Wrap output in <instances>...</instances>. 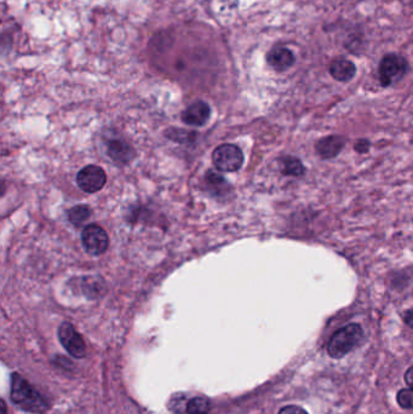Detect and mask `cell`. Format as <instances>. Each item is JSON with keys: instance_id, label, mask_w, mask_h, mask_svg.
Returning a JSON list of instances; mask_svg holds the SVG:
<instances>
[{"instance_id": "6", "label": "cell", "mask_w": 413, "mask_h": 414, "mask_svg": "<svg viewBox=\"0 0 413 414\" xmlns=\"http://www.w3.org/2000/svg\"><path fill=\"white\" fill-rule=\"evenodd\" d=\"M59 339L62 347L76 359H84L86 356V344L81 334L76 332L71 323H63L59 329Z\"/></svg>"}, {"instance_id": "16", "label": "cell", "mask_w": 413, "mask_h": 414, "mask_svg": "<svg viewBox=\"0 0 413 414\" xmlns=\"http://www.w3.org/2000/svg\"><path fill=\"white\" fill-rule=\"evenodd\" d=\"M396 401H398L399 406L403 409H412L413 408V390L410 389H401L399 391L396 395Z\"/></svg>"}, {"instance_id": "18", "label": "cell", "mask_w": 413, "mask_h": 414, "mask_svg": "<svg viewBox=\"0 0 413 414\" xmlns=\"http://www.w3.org/2000/svg\"><path fill=\"white\" fill-rule=\"evenodd\" d=\"M277 414H309L306 409L299 407V406H295V404H290V406H285L282 407L279 413Z\"/></svg>"}, {"instance_id": "12", "label": "cell", "mask_w": 413, "mask_h": 414, "mask_svg": "<svg viewBox=\"0 0 413 414\" xmlns=\"http://www.w3.org/2000/svg\"><path fill=\"white\" fill-rule=\"evenodd\" d=\"M355 72L357 68L353 62L343 57L333 60L332 63L330 65V74L332 76L333 79L343 83L352 80L355 76Z\"/></svg>"}, {"instance_id": "11", "label": "cell", "mask_w": 413, "mask_h": 414, "mask_svg": "<svg viewBox=\"0 0 413 414\" xmlns=\"http://www.w3.org/2000/svg\"><path fill=\"white\" fill-rule=\"evenodd\" d=\"M107 152L113 162L120 165H125L127 162H131L132 157H135L134 148L129 143L121 140L109 142Z\"/></svg>"}, {"instance_id": "13", "label": "cell", "mask_w": 413, "mask_h": 414, "mask_svg": "<svg viewBox=\"0 0 413 414\" xmlns=\"http://www.w3.org/2000/svg\"><path fill=\"white\" fill-rule=\"evenodd\" d=\"M280 170L285 176L299 177L304 175V166L297 157H282L280 162Z\"/></svg>"}, {"instance_id": "9", "label": "cell", "mask_w": 413, "mask_h": 414, "mask_svg": "<svg viewBox=\"0 0 413 414\" xmlns=\"http://www.w3.org/2000/svg\"><path fill=\"white\" fill-rule=\"evenodd\" d=\"M267 62L273 69L284 72L293 66L295 56L293 51L288 50L285 46H274L272 50L268 52Z\"/></svg>"}, {"instance_id": "17", "label": "cell", "mask_w": 413, "mask_h": 414, "mask_svg": "<svg viewBox=\"0 0 413 414\" xmlns=\"http://www.w3.org/2000/svg\"><path fill=\"white\" fill-rule=\"evenodd\" d=\"M187 401L186 395H173L171 401H170V409L175 413L182 414L186 412L187 413Z\"/></svg>"}, {"instance_id": "8", "label": "cell", "mask_w": 413, "mask_h": 414, "mask_svg": "<svg viewBox=\"0 0 413 414\" xmlns=\"http://www.w3.org/2000/svg\"><path fill=\"white\" fill-rule=\"evenodd\" d=\"M211 116V108L206 102L198 101L193 103L182 113V120L191 127H202L206 124Z\"/></svg>"}, {"instance_id": "1", "label": "cell", "mask_w": 413, "mask_h": 414, "mask_svg": "<svg viewBox=\"0 0 413 414\" xmlns=\"http://www.w3.org/2000/svg\"><path fill=\"white\" fill-rule=\"evenodd\" d=\"M11 400L28 413L41 414L49 408V404L21 374L11 377Z\"/></svg>"}, {"instance_id": "15", "label": "cell", "mask_w": 413, "mask_h": 414, "mask_svg": "<svg viewBox=\"0 0 413 414\" xmlns=\"http://www.w3.org/2000/svg\"><path fill=\"white\" fill-rule=\"evenodd\" d=\"M210 409H211L210 400L202 396L189 400L187 404V414H209Z\"/></svg>"}, {"instance_id": "14", "label": "cell", "mask_w": 413, "mask_h": 414, "mask_svg": "<svg viewBox=\"0 0 413 414\" xmlns=\"http://www.w3.org/2000/svg\"><path fill=\"white\" fill-rule=\"evenodd\" d=\"M90 215L91 211L89 206L78 205V206L72 207L71 210L68 211V219L73 226L81 227L90 218Z\"/></svg>"}, {"instance_id": "5", "label": "cell", "mask_w": 413, "mask_h": 414, "mask_svg": "<svg viewBox=\"0 0 413 414\" xmlns=\"http://www.w3.org/2000/svg\"><path fill=\"white\" fill-rule=\"evenodd\" d=\"M81 243L86 252L92 256H100L106 252L109 239L103 228L97 224H89L81 232Z\"/></svg>"}, {"instance_id": "7", "label": "cell", "mask_w": 413, "mask_h": 414, "mask_svg": "<svg viewBox=\"0 0 413 414\" xmlns=\"http://www.w3.org/2000/svg\"><path fill=\"white\" fill-rule=\"evenodd\" d=\"M107 182L106 172L96 165H89L81 168L76 175V183L85 193H96L105 187Z\"/></svg>"}, {"instance_id": "3", "label": "cell", "mask_w": 413, "mask_h": 414, "mask_svg": "<svg viewBox=\"0 0 413 414\" xmlns=\"http://www.w3.org/2000/svg\"><path fill=\"white\" fill-rule=\"evenodd\" d=\"M408 71V63L403 56L388 54L379 65V79L382 85L390 86L401 80Z\"/></svg>"}, {"instance_id": "21", "label": "cell", "mask_w": 413, "mask_h": 414, "mask_svg": "<svg viewBox=\"0 0 413 414\" xmlns=\"http://www.w3.org/2000/svg\"><path fill=\"white\" fill-rule=\"evenodd\" d=\"M403 321L407 325L408 327L413 329V308L403 314Z\"/></svg>"}, {"instance_id": "20", "label": "cell", "mask_w": 413, "mask_h": 414, "mask_svg": "<svg viewBox=\"0 0 413 414\" xmlns=\"http://www.w3.org/2000/svg\"><path fill=\"white\" fill-rule=\"evenodd\" d=\"M405 383L407 384L410 389L413 390V366L405 372Z\"/></svg>"}, {"instance_id": "10", "label": "cell", "mask_w": 413, "mask_h": 414, "mask_svg": "<svg viewBox=\"0 0 413 414\" xmlns=\"http://www.w3.org/2000/svg\"><path fill=\"white\" fill-rule=\"evenodd\" d=\"M346 141L341 136H328L317 141L315 144V151L317 155L323 159H332L337 157L342 152Z\"/></svg>"}, {"instance_id": "4", "label": "cell", "mask_w": 413, "mask_h": 414, "mask_svg": "<svg viewBox=\"0 0 413 414\" xmlns=\"http://www.w3.org/2000/svg\"><path fill=\"white\" fill-rule=\"evenodd\" d=\"M212 162L220 171L235 172L244 164V154L239 146L234 144H222L213 151Z\"/></svg>"}, {"instance_id": "2", "label": "cell", "mask_w": 413, "mask_h": 414, "mask_svg": "<svg viewBox=\"0 0 413 414\" xmlns=\"http://www.w3.org/2000/svg\"><path fill=\"white\" fill-rule=\"evenodd\" d=\"M363 329L359 323H349L338 329L328 344V353L332 359H342L361 344Z\"/></svg>"}, {"instance_id": "22", "label": "cell", "mask_w": 413, "mask_h": 414, "mask_svg": "<svg viewBox=\"0 0 413 414\" xmlns=\"http://www.w3.org/2000/svg\"><path fill=\"white\" fill-rule=\"evenodd\" d=\"M1 414H6V404L4 401L1 404Z\"/></svg>"}, {"instance_id": "19", "label": "cell", "mask_w": 413, "mask_h": 414, "mask_svg": "<svg viewBox=\"0 0 413 414\" xmlns=\"http://www.w3.org/2000/svg\"><path fill=\"white\" fill-rule=\"evenodd\" d=\"M368 149H370V142L368 140H359L357 143H355V151L358 153H368Z\"/></svg>"}]
</instances>
